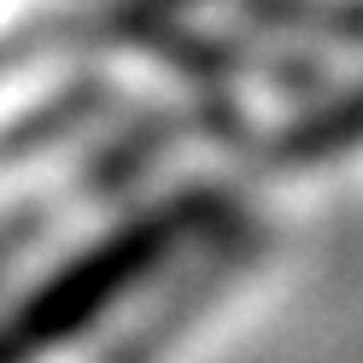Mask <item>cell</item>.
Wrapping results in <instances>:
<instances>
[{"label":"cell","instance_id":"obj_1","mask_svg":"<svg viewBox=\"0 0 363 363\" xmlns=\"http://www.w3.org/2000/svg\"><path fill=\"white\" fill-rule=\"evenodd\" d=\"M188 229H194V211L176 206V211H158V217H147V223H135V229H123L118 240H106L100 252H88L82 264H71V269H65V276L12 323L6 352H12V357H30V352L59 346V340L77 334L88 316H100L129 281H141L164 252H176V240L188 235Z\"/></svg>","mask_w":363,"mask_h":363},{"label":"cell","instance_id":"obj_2","mask_svg":"<svg viewBox=\"0 0 363 363\" xmlns=\"http://www.w3.org/2000/svg\"><path fill=\"white\" fill-rule=\"evenodd\" d=\"M334 18H340V24H352V30H363V6H340Z\"/></svg>","mask_w":363,"mask_h":363}]
</instances>
